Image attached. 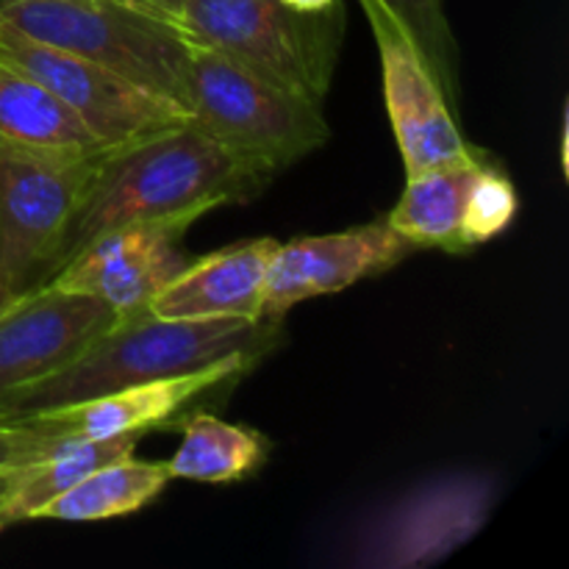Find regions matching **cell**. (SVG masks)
<instances>
[{
	"label": "cell",
	"mask_w": 569,
	"mask_h": 569,
	"mask_svg": "<svg viewBox=\"0 0 569 569\" xmlns=\"http://www.w3.org/2000/svg\"><path fill=\"white\" fill-rule=\"evenodd\" d=\"M270 172L239 159L192 120L111 148L100 159L59 248L48 281L89 242L142 220L206 211L256 194ZM42 283V287H44Z\"/></svg>",
	"instance_id": "1"
},
{
	"label": "cell",
	"mask_w": 569,
	"mask_h": 569,
	"mask_svg": "<svg viewBox=\"0 0 569 569\" xmlns=\"http://www.w3.org/2000/svg\"><path fill=\"white\" fill-rule=\"evenodd\" d=\"M0 148L48 156L109 150L50 89L0 61Z\"/></svg>",
	"instance_id": "15"
},
{
	"label": "cell",
	"mask_w": 569,
	"mask_h": 569,
	"mask_svg": "<svg viewBox=\"0 0 569 569\" xmlns=\"http://www.w3.org/2000/svg\"><path fill=\"white\" fill-rule=\"evenodd\" d=\"M0 26L83 56L187 109L194 42L167 17L122 0H22L0 9Z\"/></svg>",
	"instance_id": "3"
},
{
	"label": "cell",
	"mask_w": 569,
	"mask_h": 569,
	"mask_svg": "<svg viewBox=\"0 0 569 569\" xmlns=\"http://www.w3.org/2000/svg\"><path fill=\"white\" fill-rule=\"evenodd\" d=\"M409 250L411 244L387 220L278 244L261 298V317H283L303 300L342 292L365 278L387 272Z\"/></svg>",
	"instance_id": "12"
},
{
	"label": "cell",
	"mask_w": 569,
	"mask_h": 569,
	"mask_svg": "<svg viewBox=\"0 0 569 569\" xmlns=\"http://www.w3.org/2000/svg\"><path fill=\"white\" fill-rule=\"evenodd\" d=\"M187 111L200 131L270 176L315 153L331 137L320 103L206 44H192Z\"/></svg>",
	"instance_id": "4"
},
{
	"label": "cell",
	"mask_w": 569,
	"mask_h": 569,
	"mask_svg": "<svg viewBox=\"0 0 569 569\" xmlns=\"http://www.w3.org/2000/svg\"><path fill=\"white\" fill-rule=\"evenodd\" d=\"M498 481L481 470H456L409 489L359 528L353 565L420 569L448 559L489 520Z\"/></svg>",
	"instance_id": "7"
},
{
	"label": "cell",
	"mask_w": 569,
	"mask_h": 569,
	"mask_svg": "<svg viewBox=\"0 0 569 569\" xmlns=\"http://www.w3.org/2000/svg\"><path fill=\"white\" fill-rule=\"evenodd\" d=\"M14 298H17V295L6 292V289H3V287H0V315H3V311H6V309H9V306H11V300H14Z\"/></svg>",
	"instance_id": "25"
},
{
	"label": "cell",
	"mask_w": 569,
	"mask_h": 569,
	"mask_svg": "<svg viewBox=\"0 0 569 569\" xmlns=\"http://www.w3.org/2000/svg\"><path fill=\"white\" fill-rule=\"evenodd\" d=\"M281 3L300 14H328V11L339 9V0H281Z\"/></svg>",
	"instance_id": "23"
},
{
	"label": "cell",
	"mask_w": 569,
	"mask_h": 569,
	"mask_svg": "<svg viewBox=\"0 0 569 569\" xmlns=\"http://www.w3.org/2000/svg\"><path fill=\"white\" fill-rule=\"evenodd\" d=\"M139 439L142 437H137V433H126V437L111 439L61 442L44 456H39L37 461L6 476L0 481V520H3V526L33 520L44 503L76 487L89 472L133 456Z\"/></svg>",
	"instance_id": "16"
},
{
	"label": "cell",
	"mask_w": 569,
	"mask_h": 569,
	"mask_svg": "<svg viewBox=\"0 0 569 569\" xmlns=\"http://www.w3.org/2000/svg\"><path fill=\"white\" fill-rule=\"evenodd\" d=\"M172 22L194 44L217 50L267 81L326 100L342 37L339 9L300 14L281 0H181Z\"/></svg>",
	"instance_id": "5"
},
{
	"label": "cell",
	"mask_w": 569,
	"mask_h": 569,
	"mask_svg": "<svg viewBox=\"0 0 569 569\" xmlns=\"http://www.w3.org/2000/svg\"><path fill=\"white\" fill-rule=\"evenodd\" d=\"M278 244L272 237L248 239L189 261L153 295L148 311L164 320H261V298Z\"/></svg>",
	"instance_id": "14"
},
{
	"label": "cell",
	"mask_w": 569,
	"mask_h": 569,
	"mask_svg": "<svg viewBox=\"0 0 569 569\" xmlns=\"http://www.w3.org/2000/svg\"><path fill=\"white\" fill-rule=\"evenodd\" d=\"M114 320L103 300L50 283L17 295L0 315V406L70 365Z\"/></svg>",
	"instance_id": "11"
},
{
	"label": "cell",
	"mask_w": 569,
	"mask_h": 569,
	"mask_svg": "<svg viewBox=\"0 0 569 569\" xmlns=\"http://www.w3.org/2000/svg\"><path fill=\"white\" fill-rule=\"evenodd\" d=\"M283 317L239 320H164L148 309L122 315L70 365L20 389L0 406V422L67 409L137 383L203 370L228 356L259 359L283 333Z\"/></svg>",
	"instance_id": "2"
},
{
	"label": "cell",
	"mask_w": 569,
	"mask_h": 569,
	"mask_svg": "<svg viewBox=\"0 0 569 569\" xmlns=\"http://www.w3.org/2000/svg\"><path fill=\"white\" fill-rule=\"evenodd\" d=\"M381 3L409 33L411 44L428 64L450 109L459 106V44H456L453 28L448 22L445 0H381Z\"/></svg>",
	"instance_id": "20"
},
{
	"label": "cell",
	"mask_w": 569,
	"mask_h": 569,
	"mask_svg": "<svg viewBox=\"0 0 569 569\" xmlns=\"http://www.w3.org/2000/svg\"><path fill=\"white\" fill-rule=\"evenodd\" d=\"M483 161L450 164L406 176V189L383 220L411 248H442L448 253L470 250L461 239L467 194Z\"/></svg>",
	"instance_id": "17"
},
{
	"label": "cell",
	"mask_w": 569,
	"mask_h": 569,
	"mask_svg": "<svg viewBox=\"0 0 569 569\" xmlns=\"http://www.w3.org/2000/svg\"><path fill=\"white\" fill-rule=\"evenodd\" d=\"M11 3H22V0H0V9H6V6H11Z\"/></svg>",
	"instance_id": "26"
},
{
	"label": "cell",
	"mask_w": 569,
	"mask_h": 569,
	"mask_svg": "<svg viewBox=\"0 0 569 569\" xmlns=\"http://www.w3.org/2000/svg\"><path fill=\"white\" fill-rule=\"evenodd\" d=\"M267 450L259 431L231 426L214 415H194L183 426L181 445L167 467L178 481L231 483L259 470Z\"/></svg>",
	"instance_id": "19"
},
{
	"label": "cell",
	"mask_w": 569,
	"mask_h": 569,
	"mask_svg": "<svg viewBox=\"0 0 569 569\" xmlns=\"http://www.w3.org/2000/svg\"><path fill=\"white\" fill-rule=\"evenodd\" d=\"M56 439L33 420L0 422V478L31 465L56 448Z\"/></svg>",
	"instance_id": "22"
},
{
	"label": "cell",
	"mask_w": 569,
	"mask_h": 569,
	"mask_svg": "<svg viewBox=\"0 0 569 569\" xmlns=\"http://www.w3.org/2000/svg\"><path fill=\"white\" fill-rule=\"evenodd\" d=\"M359 6L370 20L381 53L383 98L403 156L406 176L483 161V156L461 137L450 103L400 22L389 14L381 0H359Z\"/></svg>",
	"instance_id": "9"
},
{
	"label": "cell",
	"mask_w": 569,
	"mask_h": 569,
	"mask_svg": "<svg viewBox=\"0 0 569 569\" xmlns=\"http://www.w3.org/2000/svg\"><path fill=\"white\" fill-rule=\"evenodd\" d=\"M170 481L172 476L167 461H137L133 456H126L89 472L64 495L44 503L33 520L98 522L133 515L159 498Z\"/></svg>",
	"instance_id": "18"
},
{
	"label": "cell",
	"mask_w": 569,
	"mask_h": 569,
	"mask_svg": "<svg viewBox=\"0 0 569 569\" xmlns=\"http://www.w3.org/2000/svg\"><path fill=\"white\" fill-rule=\"evenodd\" d=\"M517 214V189L503 172L483 164L467 194L461 239L467 248L483 244L511 226Z\"/></svg>",
	"instance_id": "21"
},
{
	"label": "cell",
	"mask_w": 569,
	"mask_h": 569,
	"mask_svg": "<svg viewBox=\"0 0 569 569\" xmlns=\"http://www.w3.org/2000/svg\"><path fill=\"white\" fill-rule=\"evenodd\" d=\"M203 214L206 211H181L114 228L61 267L50 278V287L103 300L117 317L148 309L153 295L192 261L181 242Z\"/></svg>",
	"instance_id": "10"
},
{
	"label": "cell",
	"mask_w": 569,
	"mask_h": 569,
	"mask_svg": "<svg viewBox=\"0 0 569 569\" xmlns=\"http://www.w3.org/2000/svg\"><path fill=\"white\" fill-rule=\"evenodd\" d=\"M256 365L259 359H250V356H228L203 370L137 383V387H126L120 392L103 395V398L44 411V415L26 417V420L39 422L59 445L76 442V439L126 437V433L144 437L153 428L170 426L192 400L203 398L231 378L244 376Z\"/></svg>",
	"instance_id": "13"
},
{
	"label": "cell",
	"mask_w": 569,
	"mask_h": 569,
	"mask_svg": "<svg viewBox=\"0 0 569 569\" xmlns=\"http://www.w3.org/2000/svg\"><path fill=\"white\" fill-rule=\"evenodd\" d=\"M109 150L48 156L0 148V287L6 292L22 295L48 281L56 248Z\"/></svg>",
	"instance_id": "6"
},
{
	"label": "cell",
	"mask_w": 569,
	"mask_h": 569,
	"mask_svg": "<svg viewBox=\"0 0 569 569\" xmlns=\"http://www.w3.org/2000/svg\"><path fill=\"white\" fill-rule=\"evenodd\" d=\"M0 61L42 83L109 148L189 122L187 109L106 67L0 26Z\"/></svg>",
	"instance_id": "8"
},
{
	"label": "cell",
	"mask_w": 569,
	"mask_h": 569,
	"mask_svg": "<svg viewBox=\"0 0 569 569\" xmlns=\"http://www.w3.org/2000/svg\"><path fill=\"white\" fill-rule=\"evenodd\" d=\"M0 481H3V478H0ZM0 528H6V526H3V520H0Z\"/></svg>",
	"instance_id": "27"
},
{
	"label": "cell",
	"mask_w": 569,
	"mask_h": 569,
	"mask_svg": "<svg viewBox=\"0 0 569 569\" xmlns=\"http://www.w3.org/2000/svg\"><path fill=\"white\" fill-rule=\"evenodd\" d=\"M122 3L139 6V9L153 11V14H161V17H167V20H172V14H176V9L181 0H122Z\"/></svg>",
	"instance_id": "24"
}]
</instances>
